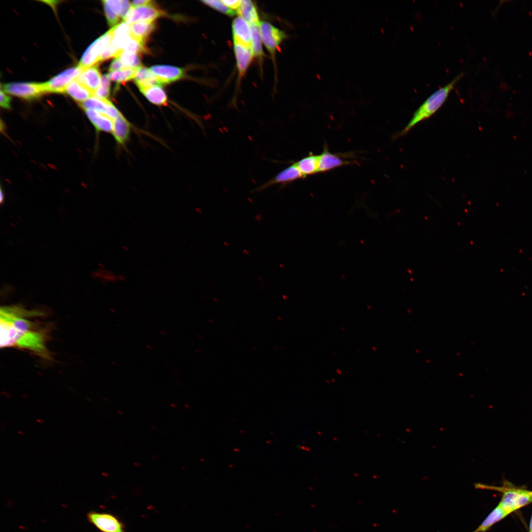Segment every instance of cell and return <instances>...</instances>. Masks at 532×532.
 <instances>
[{"instance_id": "cell-1", "label": "cell", "mask_w": 532, "mask_h": 532, "mask_svg": "<svg viewBox=\"0 0 532 532\" xmlns=\"http://www.w3.org/2000/svg\"><path fill=\"white\" fill-rule=\"evenodd\" d=\"M17 306H4L0 310V347H17L47 357L45 335L31 319L38 315Z\"/></svg>"}, {"instance_id": "cell-2", "label": "cell", "mask_w": 532, "mask_h": 532, "mask_svg": "<svg viewBox=\"0 0 532 532\" xmlns=\"http://www.w3.org/2000/svg\"><path fill=\"white\" fill-rule=\"evenodd\" d=\"M461 72L446 85L432 93L414 112L413 116L404 128L397 135H403L419 122L434 114L444 103L456 83L463 77Z\"/></svg>"}, {"instance_id": "cell-3", "label": "cell", "mask_w": 532, "mask_h": 532, "mask_svg": "<svg viewBox=\"0 0 532 532\" xmlns=\"http://www.w3.org/2000/svg\"><path fill=\"white\" fill-rule=\"evenodd\" d=\"M476 488L492 489L503 492L499 506L509 513L532 501V492L525 490L493 487L482 484H475Z\"/></svg>"}, {"instance_id": "cell-4", "label": "cell", "mask_w": 532, "mask_h": 532, "mask_svg": "<svg viewBox=\"0 0 532 532\" xmlns=\"http://www.w3.org/2000/svg\"><path fill=\"white\" fill-rule=\"evenodd\" d=\"M113 37V30L106 32L95 40L83 53L78 66L85 69L100 63L101 54L110 44Z\"/></svg>"}, {"instance_id": "cell-5", "label": "cell", "mask_w": 532, "mask_h": 532, "mask_svg": "<svg viewBox=\"0 0 532 532\" xmlns=\"http://www.w3.org/2000/svg\"><path fill=\"white\" fill-rule=\"evenodd\" d=\"M88 522L101 532H126V526L114 514L91 511L87 514Z\"/></svg>"}, {"instance_id": "cell-6", "label": "cell", "mask_w": 532, "mask_h": 532, "mask_svg": "<svg viewBox=\"0 0 532 532\" xmlns=\"http://www.w3.org/2000/svg\"><path fill=\"white\" fill-rule=\"evenodd\" d=\"M259 29L263 43L274 61L277 49L287 36L283 31L266 21L260 22Z\"/></svg>"}, {"instance_id": "cell-7", "label": "cell", "mask_w": 532, "mask_h": 532, "mask_svg": "<svg viewBox=\"0 0 532 532\" xmlns=\"http://www.w3.org/2000/svg\"><path fill=\"white\" fill-rule=\"evenodd\" d=\"M1 88L4 92L26 100L37 99L46 93L43 83H10L1 85Z\"/></svg>"}, {"instance_id": "cell-8", "label": "cell", "mask_w": 532, "mask_h": 532, "mask_svg": "<svg viewBox=\"0 0 532 532\" xmlns=\"http://www.w3.org/2000/svg\"><path fill=\"white\" fill-rule=\"evenodd\" d=\"M84 69L79 66L71 67L61 72L47 82L43 83L45 93H65L67 85L75 79Z\"/></svg>"}, {"instance_id": "cell-9", "label": "cell", "mask_w": 532, "mask_h": 532, "mask_svg": "<svg viewBox=\"0 0 532 532\" xmlns=\"http://www.w3.org/2000/svg\"><path fill=\"white\" fill-rule=\"evenodd\" d=\"M133 7L124 18L128 24L138 21H153L165 14V12L153 4Z\"/></svg>"}, {"instance_id": "cell-10", "label": "cell", "mask_w": 532, "mask_h": 532, "mask_svg": "<svg viewBox=\"0 0 532 532\" xmlns=\"http://www.w3.org/2000/svg\"><path fill=\"white\" fill-rule=\"evenodd\" d=\"M80 106L84 110H94L114 120L122 114L108 100L101 99L94 96L80 103Z\"/></svg>"}, {"instance_id": "cell-11", "label": "cell", "mask_w": 532, "mask_h": 532, "mask_svg": "<svg viewBox=\"0 0 532 532\" xmlns=\"http://www.w3.org/2000/svg\"><path fill=\"white\" fill-rule=\"evenodd\" d=\"M233 43L251 48L252 32L250 25L242 17L235 18L232 23Z\"/></svg>"}, {"instance_id": "cell-12", "label": "cell", "mask_w": 532, "mask_h": 532, "mask_svg": "<svg viewBox=\"0 0 532 532\" xmlns=\"http://www.w3.org/2000/svg\"><path fill=\"white\" fill-rule=\"evenodd\" d=\"M304 178L298 167L294 163L276 174L270 180L266 182L259 188L255 189V192L260 191L269 186L275 184H286L300 178Z\"/></svg>"}, {"instance_id": "cell-13", "label": "cell", "mask_w": 532, "mask_h": 532, "mask_svg": "<svg viewBox=\"0 0 532 532\" xmlns=\"http://www.w3.org/2000/svg\"><path fill=\"white\" fill-rule=\"evenodd\" d=\"M150 69L163 85L176 81L184 76L182 68L168 65H155Z\"/></svg>"}, {"instance_id": "cell-14", "label": "cell", "mask_w": 532, "mask_h": 532, "mask_svg": "<svg viewBox=\"0 0 532 532\" xmlns=\"http://www.w3.org/2000/svg\"><path fill=\"white\" fill-rule=\"evenodd\" d=\"M132 126L121 114L115 119L112 134L119 146H124L129 139Z\"/></svg>"}, {"instance_id": "cell-15", "label": "cell", "mask_w": 532, "mask_h": 532, "mask_svg": "<svg viewBox=\"0 0 532 532\" xmlns=\"http://www.w3.org/2000/svg\"><path fill=\"white\" fill-rule=\"evenodd\" d=\"M233 50L238 75L241 78L247 70L253 54L251 48L237 43H233Z\"/></svg>"}, {"instance_id": "cell-16", "label": "cell", "mask_w": 532, "mask_h": 532, "mask_svg": "<svg viewBox=\"0 0 532 532\" xmlns=\"http://www.w3.org/2000/svg\"><path fill=\"white\" fill-rule=\"evenodd\" d=\"M350 163V162L344 160L339 155L331 153L327 149H324L319 155V172L328 171Z\"/></svg>"}, {"instance_id": "cell-17", "label": "cell", "mask_w": 532, "mask_h": 532, "mask_svg": "<svg viewBox=\"0 0 532 532\" xmlns=\"http://www.w3.org/2000/svg\"><path fill=\"white\" fill-rule=\"evenodd\" d=\"M101 76L97 66L85 68L75 79L91 92L95 91L100 86Z\"/></svg>"}, {"instance_id": "cell-18", "label": "cell", "mask_w": 532, "mask_h": 532, "mask_svg": "<svg viewBox=\"0 0 532 532\" xmlns=\"http://www.w3.org/2000/svg\"><path fill=\"white\" fill-rule=\"evenodd\" d=\"M85 111L97 131L112 133L114 120L94 110L88 109Z\"/></svg>"}, {"instance_id": "cell-19", "label": "cell", "mask_w": 532, "mask_h": 532, "mask_svg": "<svg viewBox=\"0 0 532 532\" xmlns=\"http://www.w3.org/2000/svg\"><path fill=\"white\" fill-rule=\"evenodd\" d=\"M112 29L113 37L111 43L118 49L123 50L125 45L132 37L130 33V26L126 22L123 21Z\"/></svg>"}, {"instance_id": "cell-20", "label": "cell", "mask_w": 532, "mask_h": 532, "mask_svg": "<svg viewBox=\"0 0 532 532\" xmlns=\"http://www.w3.org/2000/svg\"><path fill=\"white\" fill-rule=\"evenodd\" d=\"M295 164L304 178L319 172V155L310 154Z\"/></svg>"}, {"instance_id": "cell-21", "label": "cell", "mask_w": 532, "mask_h": 532, "mask_svg": "<svg viewBox=\"0 0 532 532\" xmlns=\"http://www.w3.org/2000/svg\"><path fill=\"white\" fill-rule=\"evenodd\" d=\"M65 92L76 101L80 102V103L85 101L93 95L92 92L76 79L73 80L67 85Z\"/></svg>"}, {"instance_id": "cell-22", "label": "cell", "mask_w": 532, "mask_h": 532, "mask_svg": "<svg viewBox=\"0 0 532 532\" xmlns=\"http://www.w3.org/2000/svg\"><path fill=\"white\" fill-rule=\"evenodd\" d=\"M155 27L153 21L138 22L131 25L130 33L132 37L145 42Z\"/></svg>"}, {"instance_id": "cell-23", "label": "cell", "mask_w": 532, "mask_h": 532, "mask_svg": "<svg viewBox=\"0 0 532 532\" xmlns=\"http://www.w3.org/2000/svg\"><path fill=\"white\" fill-rule=\"evenodd\" d=\"M236 13L244 19L250 26L260 24L256 6L250 0H241V5Z\"/></svg>"}, {"instance_id": "cell-24", "label": "cell", "mask_w": 532, "mask_h": 532, "mask_svg": "<svg viewBox=\"0 0 532 532\" xmlns=\"http://www.w3.org/2000/svg\"><path fill=\"white\" fill-rule=\"evenodd\" d=\"M139 90L151 103L158 106L167 105L166 94L160 86H153Z\"/></svg>"}, {"instance_id": "cell-25", "label": "cell", "mask_w": 532, "mask_h": 532, "mask_svg": "<svg viewBox=\"0 0 532 532\" xmlns=\"http://www.w3.org/2000/svg\"><path fill=\"white\" fill-rule=\"evenodd\" d=\"M509 513L498 505L472 532H486L494 524L505 517Z\"/></svg>"}, {"instance_id": "cell-26", "label": "cell", "mask_w": 532, "mask_h": 532, "mask_svg": "<svg viewBox=\"0 0 532 532\" xmlns=\"http://www.w3.org/2000/svg\"><path fill=\"white\" fill-rule=\"evenodd\" d=\"M259 25L251 26L252 32L251 50L253 56L261 61L264 57V53L263 50V42L260 34Z\"/></svg>"}, {"instance_id": "cell-27", "label": "cell", "mask_w": 532, "mask_h": 532, "mask_svg": "<svg viewBox=\"0 0 532 532\" xmlns=\"http://www.w3.org/2000/svg\"><path fill=\"white\" fill-rule=\"evenodd\" d=\"M136 68H125L106 74L109 80L117 83H124L133 79Z\"/></svg>"}, {"instance_id": "cell-28", "label": "cell", "mask_w": 532, "mask_h": 532, "mask_svg": "<svg viewBox=\"0 0 532 532\" xmlns=\"http://www.w3.org/2000/svg\"><path fill=\"white\" fill-rule=\"evenodd\" d=\"M119 58L125 68H136L141 66V61L137 54L123 51Z\"/></svg>"}, {"instance_id": "cell-29", "label": "cell", "mask_w": 532, "mask_h": 532, "mask_svg": "<svg viewBox=\"0 0 532 532\" xmlns=\"http://www.w3.org/2000/svg\"><path fill=\"white\" fill-rule=\"evenodd\" d=\"M145 43L141 40L131 37L125 45L123 51L133 53H146L148 52L145 47Z\"/></svg>"}, {"instance_id": "cell-30", "label": "cell", "mask_w": 532, "mask_h": 532, "mask_svg": "<svg viewBox=\"0 0 532 532\" xmlns=\"http://www.w3.org/2000/svg\"><path fill=\"white\" fill-rule=\"evenodd\" d=\"M201 1L216 10L230 16H233L236 13L235 11L227 7L221 0H202Z\"/></svg>"}, {"instance_id": "cell-31", "label": "cell", "mask_w": 532, "mask_h": 532, "mask_svg": "<svg viewBox=\"0 0 532 532\" xmlns=\"http://www.w3.org/2000/svg\"><path fill=\"white\" fill-rule=\"evenodd\" d=\"M155 76L150 68L140 66L135 69L133 79L137 85L152 78Z\"/></svg>"}, {"instance_id": "cell-32", "label": "cell", "mask_w": 532, "mask_h": 532, "mask_svg": "<svg viewBox=\"0 0 532 532\" xmlns=\"http://www.w3.org/2000/svg\"><path fill=\"white\" fill-rule=\"evenodd\" d=\"M123 51V50L118 49L111 42L101 54L100 62L113 58H119Z\"/></svg>"}, {"instance_id": "cell-33", "label": "cell", "mask_w": 532, "mask_h": 532, "mask_svg": "<svg viewBox=\"0 0 532 532\" xmlns=\"http://www.w3.org/2000/svg\"><path fill=\"white\" fill-rule=\"evenodd\" d=\"M104 12L108 25L112 28L118 25L119 16L116 14L105 2L102 1Z\"/></svg>"}, {"instance_id": "cell-34", "label": "cell", "mask_w": 532, "mask_h": 532, "mask_svg": "<svg viewBox=\"0 0 532 532\" xmlns=\"http://www.w3.org/2000/svg\"><path fill=\"white\" fill-rule=\"evenodd\" d=\"M102 1L105 2L116 14L120 16L122 9L121 0H105Z\"/></svg>"}, {"instance_id": "cell-35", "label": "cell", "mask_w": 532, "mask_h": 532, "mask_svg": "<svg viewBox=\"0 0 532 532\" xmlns=\"http://www.w3.org/2000/svg\"><path fill=\"white\" fill-rule=\"evenodd\" d=\"M110 95V90L105 89L101 86L93 92V96L101 99H107Z\"/></svg>"}, {"instance_id": "cell-36", "label": "cell", "mask_w": 532, "mask_h": 532, "mask_svg": "<svg viewBox=\"0 0 532 532\" xmlns=\"http://www.w3.org/2000/svg\"><path fill=\"white\" fill-rule=\"evenodd\" d=\"M0 106L5 109L10 108L11 98L6 95L2 89L0 90Z\"/></svg>"}, {"instance_id": "cell-37", "label": "cell", "mask_w": 532, "mask_h": 532, "mask_svg": "<svg viewBox=\"0 0 532 532\" xmlns=\"http://www.w3.org/2000/svg\"><path fill=\"white\" fill-rule=\"evenodd\" d=\"M221 1L227 7L236 12L239 9L241 2V0H221Z\"/></svg>"}, {"instance_id": "cell-38", "label": "cell", "mask_w": 532, "mask_h": 532, "mask_svg": "<svg viewBox=\"0 0 532 532\" xmlns=\"http://www.w3.org/2000/svg\"><path fill=\"white\" fill-rule=\"evenodd\" d=\"M124 68V66L120 58H117L111 63L108 70L109 72H113L118 69H123Z\"/></svg>"}, {"instance_id": "cell-39", "label": "cell", "mask_w": 532, "mask_h": 532, "mask_svg": "<svg viewBox=\"0 0 532 532\" xmlns=\"http://www.w3.org/2000/svg\"><path fill=\"white\" fill-rule=\"evenodd\" d=\"M122 9L120 17L124 19L131 10L130 2L128 0H121Z\"/></svg>"}, {"instance_id": "cell-40", "label": "cell", "mask_w": 532, "mask_h": 532, "mask_svg": "<svg viewBox=\"0 0 532 532\" xmlns=\"http://www.w3.org/2000/svg\"><path fill=\"white\" fill-rule=\"evenodd\" d=\"M100 86L105 89L110 90V83L109 79L106 74H104L101 76Z\"/></svg>"}, {"instance_id": "cell-41", "label": "cell", "mask_w": 532, "mask_h": 532, "mask_svg": "<svg viewBox=\"0 0 532 532\" xmlns=\"http://www.w3.org/2000/svg\"><path fill=\"white\" fill-rule=\"evenodd\" d=\"M153 2L149 0H135L132 1V5L133 7H137L149 4Z\"/></svg>"}, {"instance_id": "cell-42", "label": "cell", "mask_w": 532, "mask_h": 532, "mask_svg": "<svg viewBox=\"0 0 532 532\" xmlns=\"http://www.w3.org/2000/svg\"><path fill=\"white\" fill-rule=\"evenodd\" d=\"M4 199L3 193L2 189H0V202L2 203Z\"/></svg>"}, {"instance_id": "cell-43", "label": "cell", "mask_w": 532, "mask_h": 532, "mask_svg": "<svg viewBox=\"0 0 532 532\" xmlns=\"http://www.w3.org/2000/svg\"><path fill=\"white\" fill-rule=\"evenodd\" d=\"M36 422H37L38 423H39V424H43V423H44V421L43 420H41V419H40V418H37V419H36Z\"/></svg>"}, {"instance_id": "cell-44", "label": "cell", "mask_w": 532, "mask_h": 532, "mask_svg": "<svg viewBox=\"0 0 532 532\" xmlns=\"http://www.w3.org/2000/svg\"><path fill=\"white\" fill-rule=\"evenodd\" d=\"M530 532H532V515L531 519L530 525Z\"/></svg>"}, {"instance_id": "cell-45", "label": "cell", "mask_w": 532, "mask_h": 532, "mask_svg": "<svg viewBox=\"0 0 532 532\" xmlns=\"http://www.w3.org/2000/svg\"><path fill=\"white\" fill-rule=\"evenodd\" d=\"M17 433L18 434L21 435H24L25 434V433L21 431H17Z\"/></svg>"}]
</instances>
